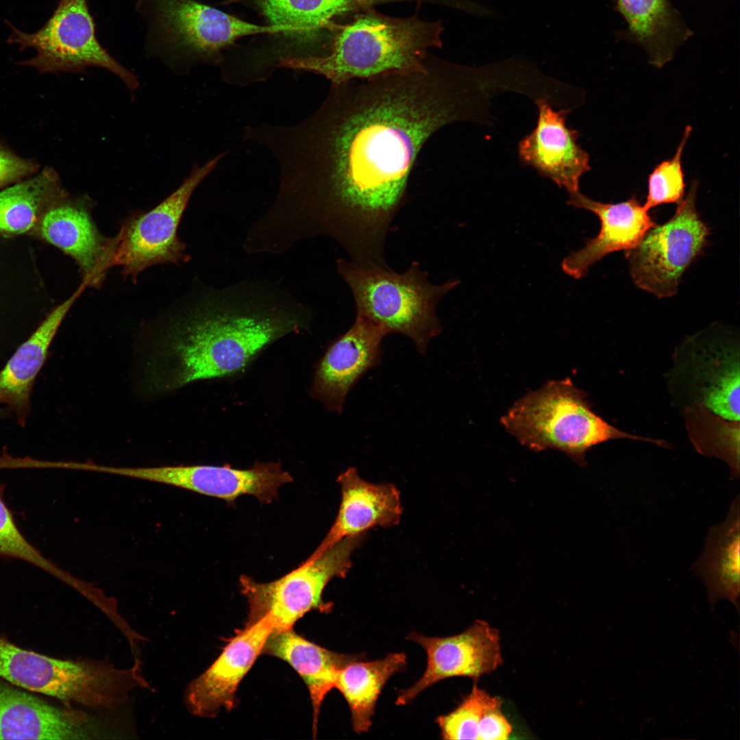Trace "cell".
<instances>
[{
  "instance_id": "cell-1",
  "label": "cell",
  "mask_w": 740,
  "mask_h": 740,
  "mask_svg": "<svg viewBox=\"0 0 740 740\" xmlns=\"http://www.w3.org/2000/svg\"><path fill=\"white\" fill-rule=\"evenodd\" d=\"M478 106L461 69L430 54L422 71L331 84L306 119L247 126L244 138L278 162L269 212L284 231L328 236L352 262L386 267V238L420 151L444 126L476 120Z\"/></svg>"
},
{
  "instance_id": "cell-2",
  "label": "cell",
  "mask_w": 740,
  "mask_h": 740,
  "mask_svg": "<svg viewBox=\"0 0 740 740\" xmlns=\"http://www.w3.org/2000/svg\"><path fill=\"white\" fill-rule=\"evenodd\" d=\"M262 286L201 292L175 306L152 361L150 385L171 391L231 375L264 347L304 324V306Z\"/></svg>"
},
{
  "instance_id": "cell-3",
  "label": "cell",
  "mask_w": 740,
  "mask_h": 740,
  "mask_svg": "<svg viewBox=\"0 0 740 740\" xmlns=\"http://www.w3.org/2000/svg\"><path fill=\"white\" fill-rule=\"evenodd\" d=\"M335 22L325 52L320 56L281 58L276 66L324 76L331 84L356 79L422 71L428 51L441 48L444 27L417 14L395 17L368 8Z\"/></svg>"
},
{
  "instance_id": "cell-4",
  "label": "cell",
  "mask_w": 740,
  "mask_h": 740,
  "mask_svg": "<svg viewBox=\"0 0 740 740\" xmlns=\"http://www.w3.org/2000/svg\"><path fill=\"white\" fill-rule=\"evenodd\" d=\"M506 430L536 452L559 450L580 466L593 446L611 439L660 443L630 434L595 414L586 394L571 379L552 380L518 400L500 419Z\"/></svg>"
},
{
  "instance_id": "cell-5",
  "label": "cell",
  "mask_w": 740,
  "mask_h": 740,
  "mask_svg": "<svg viewBox=\"0 0 740 740\" xmlns=\"http://www.w3.org/2000/svg\"><path fill=\"white\" fill-rule=\"evenodd\" d=\"M337 271L352 293L356 314L382 325L388 333L410 338L425 354L430 341L442 331L436 308L459 284H432L415 261L404 273L378 266L362 267L340 258Z\"/></svg>"
},
{
  "instance_id": "cell-6",
  "label": "cell",
  "mask_w": 740,
  "mask_h": 740,
  "mask_svg": "<svg viewBox=\"0 0 740 740\" xmlns=\"http://www.w3.org/2000/svg\"><path fill=\"white\" fill-rule=\"evenodd\" d=\"M0 677L21 688L77 704L102 715L120 708L136 688H149L140 667L98 660H62L25 650L0 638Z\"/></svg>"
},
{
  "instance_id": "cell-7",
  "label": "cell",
  "mask_w": 740,
  "mask_h": 740,
  "mask_svg": "<svg viewBox=\"0 0 740 740\" xmlns=\"http://www.w3.org/2000/svg\"><path fill=\"white\" fill-rule=\"evenodd\" d=\"M135 8L147 25V54L171 64H221L222 52L238 40L278 34L197 0H136Z\"/></svg>"
},
{
  "instance_id": "cell-8",
  "label": "cell",
  "mask_w": 740,
  "mask_h": 740,
  "mask_svg": "<svg viewBox=\"0 0 740 740\" xmlns=\"http://www.w3.org/2000/svg\"><path fill=\"white\" fill-rule=\"evenodd\" d=\"M363 539L364 533L345 537L271 582H258L248 576H241V592L249 605L246 625L268 616L273 632H281L292 629L298 619L312 610L329 613L332 604L323 600V591L332 579L346 576L352 566V554Z\"/></svg>"
},
{
  "instance_id": "cell-9",
  "label": "cell",
  "mask_w": 740,
  "mask_h": 740,
  "mask_svg": "<svg viewBox=\"0 0 740 740\" xmlns=\"http://www.w3.org/2000/svg\"><path fill=\"white\" fill-rule=\"evenodd\" d=\"M12 29L8 39L21 50L33 48L36 54L21 64L39 71L82 72L89 67L105 69L118 77L131 90L139 85L137 76L114 59L101 45L87 0H60L45 25L25 33L7 23Z\"/></svg>"
},
{
  "instance_id": "cell-10",
  "label": "cell",
  "mask_w": 740,
  "mask_h": 740,
  "mask_svg": "<svg viewBox=\"0 0 740 740\" xmlns=\"http://www.w3.org/2000/svg\"><path fill=\"white\" fill-rule=\"evenodd\" d=\"M698 186L693 181L672 217L626 251L634 284L658 298L676 294L684 272L707 245L710 230L697 210Z\"/></svg>"
},
{
  "instance_id": "cell-11",
  "label": "cell",
  "mask_w": 740,
  "mask_h": 740,
  "mask_svg": "<svg viewBox=\"0 0 740 740\" xmlns=\"http://www.w3.org/2000/svg\"><path fill=\"white\" fill-rule=\"evenodd\" d=\"M223 152L201 166L195 165L181 185L157 206L127 218L114 236L113 267L136 280L151 267L186 262V245L179 238L178 227L190 198L201 181L226 155Z\"/></svg>"
},
{
  "instance_id": "cell-12",
  "label": "cell",
  "mask_w": 740,
  "mask_h": 740,
  "mask_svg": "<svg viewBox=\"0 0 740 740\" xmlns=\"http://www.w3.org/2000/svg\"><path fill=\"white\" fill-rule=\"evenodd\" d=\"M406 639L426 651L427 666L412 686L399 691L395 704L404 706L426 689L448 678L468 677L478 680L503 663L497 629L482 619L461 633L445 637H426L412 631Z\"/></svg>"
},
{
  "instance_id": "cell-13",
  "label": "cell",
  "mask_w": 740,
  "mask_h": 740,
  "mask_svg": "<svg viewBox=\"0 0 740 740\" xmlns=\"http://www.w3.org/2000/svg\"><path fill=\"white\" fill-rule=\"evenodd\" d=\"M121 733L105 715L53 706L0 682V739H108Z\"/></svg>"
},
{
  "instance_id": "cell-14",
  "label": "cell",
  "mask_w": 740,
  "mask_h": 740,
  "mask_svg": "<svg viewBox=\"0 0 740 740\" xmlns=\"http://www.w3.org/2000/svg\"><path fill=\"white\" fill-rule=\"evenodd\" d=\"M92 206L89 197L66 195L45 210L36 227L42 238L75 260L87 287L99 288L113 267L115 246L114 237L99 230Z\"/></svg>"
},
{
  "instance_id": "cell-15",
  "label": "cell",
  "mask_w": 740,
  "mask_h": 740,
  "mask_svg": "<svg viewBox=\"0 0 740 740\" xmlns=\"http://www.w3.org/2000/svg\"><path fill=\"white\" fill-rule=\"evenodd\" d=\"M684 343L677 379L693 404L703 406L730 421H739V354L734 345L707 341L700 333Z\"/></svg>"
},
{
  "instance_id": "cell-16",
  "label": "cell",
  "mask_w": 740,
  "mask_h": 740,
  "mask_svg": "<svg viewBox=\"0 0 740 740\" xmlns=\"http://www.w3.org/2000/svg\"><path fill=\"white\" fill-rule=\"evenodd\" d=\"M134 478L158 482L234 502L250 495L269 504L278 495L280 487L293 480L277 463H256L247 469L230 465H179L134 467Z\"/></svg>"
},
{
  "instance_id": "cell-17",
  "label": "cell",
  "mask_w": 740,
  "mask_h": 740,
  "mask_svg": "<svg viewBox=\"0 0 740 740\" xmlns=\"http://www.w3.org/2000/svg\"><path fill=\"white\" fill-rule=\"evenodd\" d=\"M268 616L246 625L232 638L217 659L186 688L184 700L188 711L201 717H212L225 708L235 706L237 687L273 632Z\"/></svg>"
},
{
  "instance_id": "cell-18",
  "label": "cell",
  "mask_w": 740,
  "mask_h": 740,
  "mask_svg": "<svg viewBox=\"0 0 740 740\" xmlns=\"http://www.w3.org/2000/svg\"><path fill=\"white\" fill-rule=\"evenodd\" d=\"M535 128L518 145L520 160L569 193L580 191L581 177L591 169L589 156L578 143L579 132L566 123L569 110H555L545 99H536Z\"/></svg>"
},
{
  "instance_id": "cell-19",
  "label": "cell",
  "mask_w": 740,
  "mask_h": 740,
  "mask_svg": "<svg viewBox=\"0 0 740 740\" xmlns=\"http://www.w3.org/2000/svg\"><path fill=\"white\" fill-rule=\"evenodd\" d=\"M388 332L358 314L351 328L330 346L315 373L313 395L330 411L341 412L357 381L381 361V342Z\"/></svg>"
},
{
  "instance_id": "cell-20",
  "label": "cell",
  "mask_w": 740,
  "mask_h": 740,
  "mask_svg": "<svg viewBox=\"0 0 740 740\" xmlns=\"http://www.w3.org/2000/svg\"><path fill=\"white\" fill-rule=\"evenodd\" d=\"M569 194V204L594 213L600 221L597 235L562 262L564 272L574 278L584 276L591 266L606 255L632 249L656 225L649 211L635 196L612 204L591 199L580 191Z\"/></svg>"
},
{
  "instance_id": "cell-21",
  "label": "cell",
  "mask_w": 740,
  "mask_h": 740,
  "mask_svg": "<svg viewBox=\"0 0 740 740\" xmlns=\"http://www.w3.org/2000/svg\"><path fill=\"white\" fill-rule=\"evenodd\" d=\"M337 480L341 492L337 516L310 557L318 556L345 537L363 534L375 526L390 528L400 521L402 507L395 485L367 482L354 467L341 473Z\"/></svg>"
},
{
  "instance_id": "cell-22",
  "label": "cell",
  "mask_w": 740,
  "mask_h": 740,
  "mask_svg": "<svg viewBox=\"0 0 740 740\" xmlns=\"http://www.w3.org/2000/svg\"><path fill=\"white\" fill-rule=\"evenodd\" d=\"M614 10L627 23L618 38L639 46L656 68L671 60L693 35L670 0H615Z\"/></svg>"
},
{
  "instance_id": "cell-23",
  "label": "cell",
  "mask_w": 740,
  "mask_h": 740,
  "mask_svg": "<svg viewBox=\"0 0 740 740\" xmlns=\"http://www.w3.org/2000/svg\"><path fill=\"white\" fill-rule=\"evenodd\" d=\"M262 654L288 663L306 683L312 705L314 735L322 702L335 687L339 671L354 661L365 659L363 654L328 650L308 641L292 629L272 632Z\"/></svg>"
},
{
  "instance_id": "cell-24",
  "label": "cell",
  "mask_w": 740,
  "mask_h": 740,
  "mask_svg": "<svg viewBox=\"0 0 740 740\" xmlns=\"http://www.w3.org/2000/svg\"><path fill=\"white\" fill-rule=\"evenodd\" d=\"M379 0H227L251 5L278 34L300 42L330 36L336 20L377 5Z\"/></svg>"
},
{
  "instance_id": "cell-25",
  "label": "cell",
  "mask_w": 740,
  "mask_h": 740,
  "mask_svg": "<svg viewBox=\"0 0 740 740\" xmlns=\"http://www.w3.org/2000/svg\"><path fill=\"white\" fill-rule=\"evenodd\" d=\"M739 506L737 495L725 521L709 530L704 549L694 564L696 575L706 585L711 604L726 600L737 610L740 594Z\"/></svg>"
},
{
  "instance_id": "cell-26",
  "label": "cell",
  "mask_w": 740,
  "mask_h": 740,
  "mask_svg": "<svg viewBox=\"0 0 740 740\" xmlns=\"http://www.w3.org/2000/svg\"><path fill=\"white\" fill-rule=\"evenodd\" d=\"M82 284L56 307L33 334L17 349L0 371V404L21 415L27 409L34 381L41 369L49 346L65 316L86 288Z\"/></svg>"
},
{
  "instance_id": "cell-27",
  "label": "cell",
  "mask_w": 740,
  "mask_h": 740,
  "mask_svg": "<svg viewBox=\"0 0 740 740\" xmlns=\"http://www.w3.org/2000/svg\"><path fill=\"white\" fill-rule=\"evenodd\" d=\"M363 660L354 661L341 669L334 687L347 701L352 729L358 735L368 732L377 700L386 682L405 670L407 665L404 652L390 653L379 660Z\"/></svg>"
},
{
  "instance_id": "cell-28",
  "label": "cell",
  "mask_w": 740,
  "mask_h": 740,
  "mask_svg": "<svg viewBox=\"0 0 740 740\" xmlns=\"http://www.w3.org/2000/svg\"><path fill=\"white\" fill-rule=\"evenodd\" d=\"M58 174L47 168L0 192V233L16 235L36 226L45 210L66 196Z\"/></svg>"
},
{
  "instance_id": "cell-29",
  "label": "cell",
  "mask_w": 740,
  "mask_h": 740,
  "mask_svg": "<svg viewBox=\"0 0 740 740\" xmlns=\"http://www.w3.org/2000/svg\"><path fill=\"white\" fill-rule=\"evenodd\" d=\"M690 440L702 455L724 460L731 477L739 476V421L724 419L700 405L686 408Z\"/></svg>"
},
{
  "instance_id": "cell-30",
  "label": "cell",
  "mask_w": 740,
  "mask_h": 740,
  "mask_svg": "<svg viewBox=\"0 0 740 740\" xmlns=\"http://www.w3.org/2000/svg\"><path fill=\"white\" fill-rule=\"evenodd\" d=\"M0 556L29 563L60 579L75 589L82 582L65 572L34 547L23 535L0 492Z\"/></svg>"
},
{
  "instance_id": "cell-31",
  "label": "cell",
  "mask_w": 740,
  "mask_h": 740,
  "mask_svg": "<svg viewBox=\"0 0 740 740\" xmlns=\"http://www.w3.org/2000/svg\"><path fill=\"white\" fill-rule=\"evenodd\" d=\"M691 127H685L682 138L674 156L662 161L650 174L648 195L643 206L648 211L665 204H679L684 197V174L682 168V156L691 132Z\"/></svg>"
},
{
  "instance_id": "cell-32",
  "label": "cell",
  "mask_w": 740,
  "mask_h": 740,
  "mask_svg": "<svg viewBox=\"0 0 740 740\" xmlns=\"http://www.w3.org/2000/svg\"><path fill=\"white\" fill-rule=\"evenodd\" d=\"M501 700L474 685L471 692L452 712L436 719L443 739H477L484 712Z\"/></svg>"
},
{
  "instance_id": "cell-33",
  "label": "cell",
  "mask_w": 740,
  "mask_h": 740,
  "mask_svg": "<svg viewBox=\"0 0 740 740\" xmlns=\"http://www.w3.org/2000/svg\"><path fill=\"white\" fill-rule=\"evenodd\" d=\"M512 726L502 711V702L489 707L484 712L478 727V740L507 739Z\"/></svg>"
},
{
  "instance_id": "cell-34",
  "label": "cell",
  "mask_w": 740,
  "mask_h": 740,
  "mask_svg": "<svg viewBox=\"0 0 740 740\" xmlns=\"http://www.w3.org/2000/svg\"><path fill=\"white\" fill-rule=\"evenodd\" d=\"M37 165L0 147V186L18 181L34 173Z\"/></svg>"
}]
</instances>
